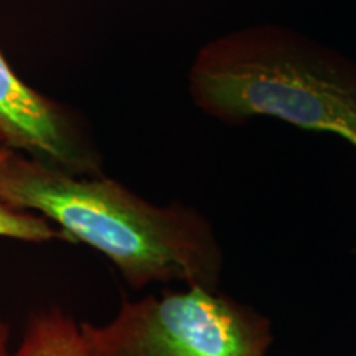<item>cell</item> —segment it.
Masks as SVG:
<instances>
[{"instance_id": "obj_1", "label": "cell", "mask_w": 356, "mask_h": 356, "mask_svg": "<svg viewBox=\"0 0 356 356\" xmlns=\"http://www.w3.org/2000/svg\"><path fill=\"white\" fill-rule=\"evenodd\" d=\"M12 207L96 249L134 289L180 280L216 291L222 251L211 225L181 203L159 207L101 173L79 175L12 150L0 173Z\"/></svg>"}, {"instance_id": "obj_2", "label": "cell", "mask_w": 356, "mask_h": 356, "mask_svg": "<svg viewBox=\"0 0 356 356\" xmlns=\"http://www.w3.org/2000/svg\"><path fill=\"white\" fill-rule=\"evenodd\" d=\"M190 95L225 124L275 118L356 149V65L287 26L252 25L204 44L191 65Z\"/></svg>"}, {"instance_id": "obj_3", "label": "cell", "mask_w": 356, "mask_h": 356, "mask_svg": "<svg viewBox=\"0 0 356 356\" xmlns=\"http://www.w3.org/2000/svg\"><path fill=\"white\" fill-rule=\"evenodd\" d=\"M81 328L92 356H266L273 341L269 318L200 286L124 302Z\"/></svg>"}, {"instance_id": "obj_4", "label": "cell", "mask_w": 356, "mask_h": 356, "mask_svg": "<svg viewBox=\"0 0 356 356\" xmlns=\"http://www.w3.org/2000/svg\"><path fill=\"white\" fill-rule=\"evenodd\" d=\"M0 142L15 152L79 175H96L99 159L68 113L30 88L0 51Z\"/></svg>"}, {"instance_id": "obj_5", "label": "cell", "mask_w": 356, "mask_h": 356, "mask_svg": "<svg viewBox=\"0 0 356 356\" xmlns=\"http://www.w3.org/2000/svg\"><path fill=\"white\" fill-rule=\"evenodd\" d=\"M10 356H92L81 323L61 310H48L35 317Z\"/></svg>"}, {"instance_id": "obj_6", "label": "cell", "mask_w": 356, "mask_h": 356, "mask_svg": "<svg viewBox=\"0 0 356 356\" xmlns=\"http://www.w3.org/2000/svg\"><path fill=\"white\" fill-rule=\"evenodd\" d=\"M10 152L12 149L0 142V173ZM0 238L24 243H48L53 239H63V234L47 218L12 207L0 193Z\"/></svg>"}, {"instance_id": "obj_7", "label": "cell", "mask_w": 356, "mask_h": 356, "mask_svg": "<svg viewBox=\"0 0 356 356\" xmlns=\"http://www.w3.org/2000/svg\"><path fill=\"white\" fill-rule=\"evenodd\" d=\"M0 356H10L8 350V330L7 325L0 320Z\"/></svg>"}]
</instances>
